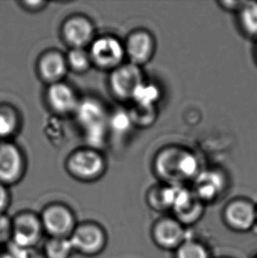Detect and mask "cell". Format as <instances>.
Segmentation results:
<instances>
[{"mask_svg": "<svg viewBox=\"0 0 257 258\" xmlns=\"http://www.w3.org/2000/svg\"><path fill=\"white\" fill-rule=\"evenodd\" d=\"M153 168L157 177L167 185H183L186 181H194L201 172L196 154L177 145L167 146L158 151Z\"/></svg>", "mask_w": 257, "mask_h": 258, "instance_id": "6da1fadb", "label": "cell"}, {"mask_svg": "<svg viewBox=\"0 0 257 258\" xmlns=\"http://www.w3.org/2000/svg\"><path fill=\"white\" fill-rule=\"evenodd\" d=\"M77 122L83 130L88 147L97 149L104 143L108 117L104 106L94 98H85L80 101L74 113Z\"/></svg>", "mask_w": 257, "mask_h": 258, "instance_id": "7a4b0ae2", "label": "cell"}, {"mask_svg": "<svg viewBox=\"0 0 257 258\" xmlns=\"http://www.w3.org/2000/svg\"><path fill=\"white\" fill-rule=\"evenodd\" d=\"M106 160L97 149L91 147L73 151L66 161L70 175L80 181H94L106 171Z\"/></svg>", "mask_w": 257, "mask_h": 258, "instance_id": "3957f363", "label": "cell"}, {"mask_svg": "<svg viewBox=\"0 0 257 258\" xmlns=\"http://www.w3.org/2000/svg\"><path fill=\"white\" fill-rule=\"evenodd\" d=\"M69 239L74 253L87 257L100 255L108 244V234L104 227L94 221L78 223Z\"/></svg>", "mask_w": 257, "mask_h": 258, "instance_id": "277c9868", "label": "cell"}, {"mask_svg": "<svg viewBox=\"0 0 257 258\" xmlns=\"http://www.w3.org/2000/svg\"><path fill=\"white\" fill-rule=\"evenodd\" d=\"M44 231L40 215L31 211H22L12 217V241L21 249L35 248L41 241Z\"/></svg>", "mask_w": 257, "mask_h": 258, "instance_id": "5b68a950", "label": "cell"}, {"mask_svg": "<svg viewBox=\"0 0 257 258\" xmlns=\"http://www.w3.org/2000/svg\"><path fill=\"white\" fill-rule=\"evenodd\" d=\"M88 53L92 64L110 72L122 64L126 57L124 43L113 35L94 38L89 45Z\"/></svg>", "mask_w": 257, "mask_h": 258, "instance_id": "8992f818", "label": "cell"}, {"mask_svg": "<svg viewBox=\"0 0 257 258\" xmlns=\"http://www.w3.org/2000/svg\"><path fill=\"white\" fill-rule=\"evenodd\" d=\"M39 215L49 237L69 238L78 225L75 213L63 203L47 205Z\"/></svg>", "mask_w": 257, "mask_h": 258, "instance_id": "52a82bcc", "label": "cell"}, {"mask_svg": "<svg viewBox=\"0 0 257 258\" xmlns=\"http://www.w3.org/2000/svg\"><path fill=\"white\" fill-rule=\"evenodd\" d=\"M226 227L237 233H247L256 227V205L249 199L237 198L226 204L222 213Z\"/></svg>", "mask_w": 257, "mask_h": 258, "instance_id": "ba28073f", "label": "cell"}, {"mask_svg": "<svg viewBox=\"0 0 257 258\" xmlns=\"http://www.w3.org/2000/svg\"><path fill=\"white\" fill-rule=\"evenodd\" d=\"M144 81L141 67L128 62L111 71L108 84L116 99L127 101H132L136 91Z\"/></svg>", "mask_w": 257, "mask_h": 258, "instance_id": "9c48e42d", "label": "cell"}, {"mask_svg": "<svg viewBox=\"0 0 257 258\" xmlns=\"http://www.w3.org/2000/svg\"><path fill=\"white\" fill-rule=\"evenodd\" d=\"M151 236L157 247L168 251H174L189 237L187 227L174 216L157 220L152 227Z\"/></svg>", "mask_w": 257, "mask_h": 258, "instance_id": "30bf717a", "label": "cell"}, {"mask_svg": "<svg viewBox=\"0 0 257 258\" xmlns=\"http://www.w3.org/2000/svg\"><path fill=\"white\" fill-rule=\"evenodd\" d=\"M194 181L192 191L205 205L219 200L228 187V178L224 171L217 168L201 170Z\"/></svg>", "mask_w": 257, "mask_h": 258, "instance_id": "8fae6325", "label": "cell"}, {"mask_svg": "<svg viewBox=\"0 0 257 258\" xmlns=\"http://www.w3.org/2000/svg\"><path fill=\"white\" fill-rule=\"evenodd\" d=\"M26 161L21 149L8 140L0 141V182L9 186L21 181Z\"/></svg>", "mask_w": 257, "mask_h": 258, "instance_id": "7c38bea8", "label": "cell"}, {"mask_svg": "<svg viewBox=\"0 0 257 258\" xmlns=\"http://www.w3.org/2000/svg\"><path fill=\"white\" fill-rule=\"evenodd\" d=\"M123 43L130 63L140 67L149 63L156 52L157 43L154 35L144 28L132 32Z\"/></svg>", "mask_w": 257, "mask_h": 258, "instance_id": "4fadbf2b", "label": "cell"}, {"mask_svg": "<svg viewBox=\"0 0 257 258\" xmlns=\"http://www.w3.org/2000/svg\"><path fill=\"white\" fill-rule=\"evenodd\" d=\"M61 35L71 49H85L94 40V27L92 21L82 15H73L63 22Z\"/></svg>", "mask_w": 257, "mask_h": 258, "instance_id": "5bb4252c", "label": "cell"}, {"mask_svg": "<svg viewBox=\"0 0 257 258\" xmlns=\"http://www.w3.org/2000/svg\"><path fill=\"white\" fill-rule=\"evenodd\" d=\"M45 99L48 107L57 115L74 114L80 101L73 87L63 81L49 85Z\"/></svg>", "mask_w": 257, "mask_h": 258, "instance_id": "9a60e30c", "label": "cell"}, {"mask_svg": "<svg viewBox=\"0 0 257 258\" xmlns=\"http://www.w3.org/2000/svg\"><path fill=\"white\" fill-rule=\"evenodd\" d=\"M68 70L66 56L56 50H48L39 57L37 62L39 77L48 85L63 81Z\"/></svg>", "mask_w": 257, "mask_h": 258, "instance_id": "2e32d148", "label": "cell"}, {"mask_svg": "<svg viewBox=\"0 0 257 258\" xmlns=\"http://www.w3.org/2000/svg\"><path fill=\"white\" fill-rule=\"evenodd\" d=\"M20 128L17 110L11 105L0 104V141L14 136Z\"/></svg>", "mask_w": 257, "mask_h": 258, "instance_id": "e0dca14e", "label": "cell"}, {"mask_svg": "<svg viewBox=\"0 0 257 258\" xmlns=\"http://www.w3.org/2000/svg\"><path fill=\"white\" fill-rule=\"evenodd\" d=\"M205 205L195 196L181 209L174 212V217L186 227L198 223L205 213Z\"/></svg>", "mask_w": 257, "mask_h": 258, "instance_id": "ac0fdd59", "label": "cell"}, {"mask_svg": "<svg viewBox=\"0 0 257 258\" xmlns=\"http://www.w3.org/2000/svg\"><path fill=\"white\" fill-rule=\"evenodd\" d=\"M174 258H212L210 248L203 241L188 237L174 251Z\"/></svg>", "mask_w": 257, "mask_h": 258, "instance_id": "d6986e66", "label": "cell"}, {"mask_svg": "<svg viewBox=\"0 0 257 258\" xmlns=\"http://www.w3.org/2000/svg\"><path fill=\"white\" fill-rule=\"evenodd\" d=\"M73 253L69 238L49 237L42 250L44 258H71Z\"/></svg>", "mask_w": 257, "mask_h": 258, "instance_id": "ffe728a7", "label": "cell"}, {"mask_svg": "<svg viewBox=\"0 0 257 258\" xmlns=\"http://www.w3.org/2000/svg\"><path fill=\"white\" fill-rule=\"evenodd\" d=\"M239 23L244 34L257 38V2L247 1L238 13Z\"/></svg>", "mask_w": 257, "mask_h": 258, "instance_id": "44dd1931", "label": "cell"}, {"mask_svg": "<svg viewBox=\"0 0 257 258\" xmlns=\"http://www.w3.org/2000/svg\"><path fill=\"white\" fill-rule=\"evenodd\" d=\"M146 199L148 206L158 213L170 210L169 186L165 183L154 185L148 189Z\"/></svg>", "mask_w": 257, "mask_h": 258, "instance_id": "7402d4cb", "label": "cell"}, {"mask_svg": "<svg viewBox=\"0 0 257 258\" xmlns=\"http://www.w3.org/2000/svg\"><path fill=\"white\" fill-rule=\"evenodd\" d=\"M133 126L139 128H149L153 125L158 117V109L156 106H142L134 105L128 111Z\"/></svg>", "mask_w": 257, "mask_h": 258, "instance_id": "603a6c76", "label": "cell"}, {"mask_svg": "<svg viewBox=\"0 0 257 258\" xmlns=\"http://www.w3.org/2000/svg\"><path fill=\"white\" fill-rule=\"evenodd\" d=\"M66 58L68 68L77 74L86 73L92 66L88 50L81 48L70 49Z\"/></svg>", "mask_w": 257, "mask_h": 258, "instance_id": "cb8c5ba5", "label": "cell"}, {"mask_svg": "<svg viewBox=\"0 0 257 258\" xmlns=\"http://www.w3.org/2000/svg\"><path fill=\"white\" fill-rule=\"evenodd\" d=\"M160 99V88L153 83L144 81L136 91L132 101L135 104L142 106H156Z\"/></svg>", "mask_w": 257, "mask_h": 258, "instance_id": "d4e9b609", "label": "cell"}, {"mask_svg": "<svg viewBox=\"0 0 257 258\" xmlns=\"http://www.w3.org/2000/svg\"><path fill=\"white\" fill-rule=\"evenodd\" d=\"M108 127L117 133H125L133 126L128 111L118 110L108 117Z\"/></svg>", "mask_w": 257, "mask_h": 258, "instance_id": "484cf974", "label": "cell"}, {"mask_svg": "<svg viewBox=\"0 0 257 258\" xmlns=\"http://www.w3.org/2000/svg\"><path fill=\"white\" fill-rule=\"evenodd\" d=\"M46 136L53 144L59 143L65 136V129L61 122L56 118L49 119L45 127Z\"/></svg>", "mask_w": 257, "mask_h": 258, "instance_id": "4316f807", "label": "cell"}, {"mask_svg": "<svg viewBox=\"0 0 257 258\" xmlns=\"http://www.w3.org/2000/svg\"><path fill=\"white\" fill-rule=\"evenodd\" d=\"M12 241V217L7 213L0 214V245L9 243Z\"/></svg>", "mask_w": 257, "mask_h": 258, "instance_id": "83f0119b", "label": "cell"}, {"mask_svg": "<svg viewBox=\"0 0 257 258\" xmlns=\"http://www.w3.org/2000/svg\"><path fill=\"white\" fill-rule=\"evenodd\" d=\"M11 202L10 192L7 186L0 182V214L7 213Z\"/></svg>", "mask_w": 257, "mask_h": 258, "instance_id": "f1b7e54d", "label": "cell"}, {"mask_svg": "<svg viewBox=\"0 0 257 258\" xmlns=\"http://www.w3.org/2000/svg\"><path fill=\"white\" fill-rule=\"evenodd\" d=\"M246 2L247 1H234V0L226 1V0H223V1L218 2V4L219 5V7L223 8L224 10L233 12V13H239L241 10V8L244 7Z\"/></svg>", "mask_w": 257, "mask_h": 258, "instance_id": "f546056e", "label": "cell"}, {"mask_svg": "<svg viewBox=\"0 0 257 258\" xmlns=\"http://www.w3.org/2000/svg\"><path fill=\"white\" fill-rule=\"evenodd\" d=\"M21 4L26 10L30 11V12L42 10V8H44L47 5L44 1H22Z\"/></svg>", "mask_w": 257, "mask_h": 258, "instance_id": "4dcf8cb0", "label": "cell"}, {"mask_svg": "<svg viewBox=\"0 0 257 258\" xmlns=\"http://www.w3.org/2000/svg\"><path fill=\"white\" fill-rule=\"evenodd\" d=\"M255 52H256V56H257V42H256V47H255Z\"/></svg>", "mask_w": 257, "mask_h": 258, "instance_id": "1f68e13d", "label": "cell"}, {"mask_svg": "<svg viewBox=\"0 0 257 258\" xmlns=\"http://www.w3.org/2000/svg\"><path fill=\"white\" fill-rule=\"evenodd\" d=\"M256 212H257V205H256ZM256 227H257V220H256Z\"/></svg>", "mask_w": 257, "mask_h": 258, "instance_id": "d6a6232c", "label": "cell"}, {"mask_svg": "<svg viewBox=\"0 0 257 258\" xmlns=\"http://www.w3.org/2000/svg\"><path fill=\"white\" fill-rule=\"evenodd\" d=\"M254 258H257V255H255Z\"/></svg>", "mask_w": 257, "mask_h": 258, "instance_id": "836d02e7", "label": "cell"}, {"mask_svg": "<svg viewBox=\"0 0 257 258\" xmlns=\"http://www.w3.org/2000/svg\"><path fill=\"white\" fill-rule=\"evenodd\" d=\"M221 258H228V257H221Z\"/></svg>", "mask_w": 257, "mask_h": 258, "instance_id": "e575fe53", "label": "cell"}]
</instances>
